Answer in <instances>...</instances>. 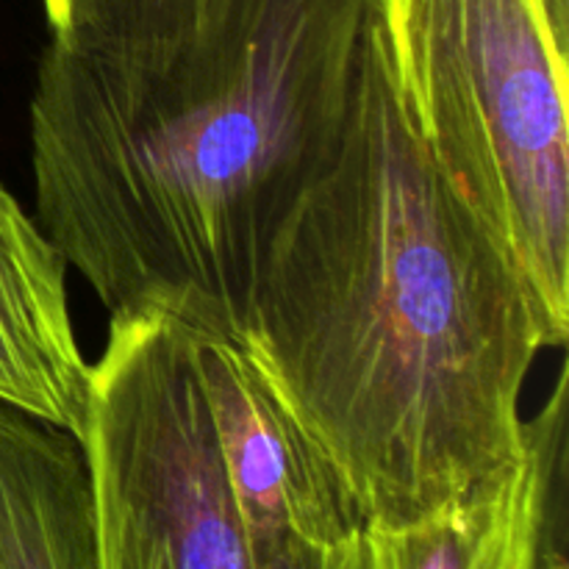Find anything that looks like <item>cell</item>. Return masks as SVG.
Here are the masks:
<instances>
[{
    "instance_id": "obj_1",
    "label": "cell",
    "mask_w": 569,
    "mask_h": 569,
    "mask_svg": "<svg viewBox=\"0 0 569 569\" xmlns=\"http://www.w3.org/2000/svg\"><path fill=\"white\" fill-rule=\"evenodd\" d=\"M239 345L361 528L420 520L522 450L542 315L406 120L370 14L339 142L267 244Z\"/></svg>"
},
{
    "instance_id": "obj_2",
    "label": "cell",
    "mask_w": 569,
    "mask_h": 569,
    "mask_svg": "<svg viewBox=\"0 0 569 569\" xmlns=\"http://www.w3.org/2000/svg\"><path fill=\"white\" fill-rule=\"evenodd\" d=\"M365 22L367 0H209L159 64L50 39L39 226L111 317L239 342L267 244L339 142Z\"/></svg>"
},
{
    "instance_id": "obj_3",
    "label": "cell",
    "mask_w": 569,
    "mask_h": 569,
    "mask_svg": "<svg viewBox=\"0 0 569 569\" xmlns=\"http://www.w3.org/2000/svg\"><path fill=\"white\" fill-rule=\"evenodd\" d=\"M417 139L569 337V44L545 0H367Z\"/></svg>"
},
{
    "instance_id": "obj_4",
    "label": "cell",
    "mask_w": 569,
    "mask_h": 569,
    "mask_svg": "<svg viewBox=\"0 0 569 569\" xmlns=\"http://www.w3.org/2000/svg\"><path fill=\"white\" fill-rule=\"evenodd\" d=\"M98 569H365L361 531L315 553H272L244 528L222 472L192 333L111 317L81 433Z\"/></svg>"
},
{
    "instance_id": "obj_5",
    "label": "cell",
    "mask_w": 569,
    "mask_h": 569,
    "mask_svg": "<svg viewBox=\"0 0 569 569\" xmlns=\"http://www.w3.org/2000/svg\"><path fill=\"white\" fill-rule=\"evenodd\" d=\"M192 353L222 472L250 537L272 553L350 542L361 531L353 503L242 345L192 337Z\"/></svg>"
},
{
    "instance_id": "obj_6",
    "label": "cell",
    "mask_w": 569,
    "mask_h": 569,
    "mask_svg": "<svg viewBox=\"0 0 569 569\" xmlns=\"http://www.w3.org/2000/svg\"><path fill=\"white\" fill-rule=\"evenodd\" d=\"M567 367L522 426V450L453 503L361 528L365 569H567Z\"/></svg>"
},
{
    "instance_id": "obj_7",
    "label": "cell",
    "mask_w": 569,
    "mask_h": 569,
    "mask_svg": "<svg viewBox=\"0 0 569 569\" xmlns=\"http://www.w3.org/2000/svg\"><path fill=\"white\" fill-rule=\"evenodd\" d=\"M89 383L64 256L0 183V403L81 439Z\"/></svg>"
},
{
    "instance_id": "obj_8",
    "label": "cell",
    "mask_w": 569,
    "mask_h": 569,
    "mask_svg": "<svg viewBox=\"0 0 569 569\" xmlns=\"http://www.w3.org/2000/svg\"><path fill=\"white\" fill-rule=\"evenodd\" d=\"M0 569H98L81 439L3 403Z\"/></svg>"
},
{
    "instance_id": "obj_9",
    "label": "cell",
    "mask_w": 569,
    "mask_h": 569,
    "mask_svg": "<svg viewBox=\"0 0 569 569\" xmlns=\"http://www.w3.org/2000/svg\"><path fill=\"white\" fill-rule=\"evenodd\" d=\"M50 39L81 53L159 64L203 20L209 0H42Z\"/></svg>"
},
{
    "instance_id": "obj_10",
    "label": "cell",
    "mask_w": 569,
    "mask_h": 569,
    "mask_svg": "<svg viewBox=\"0 0 569 569\" xmlns=\"http://www.w3.org/2000/svg\"><path fill=\"white\" fill-rule=\"evenodd\" d=\"M545 9H548L550 22H553V31L561 42H569V0H545Z\"/></svg>"
}]
</instances>
